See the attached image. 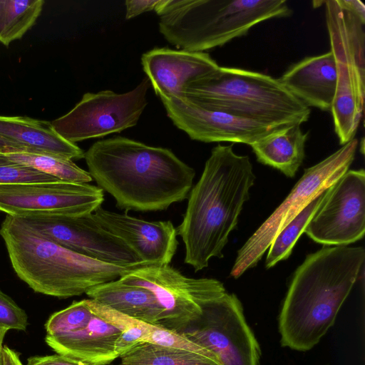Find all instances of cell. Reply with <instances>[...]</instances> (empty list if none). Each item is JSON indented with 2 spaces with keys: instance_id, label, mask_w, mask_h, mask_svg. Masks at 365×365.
<instances>
[{
  "instance_id": "obj_28",
  "label": "cell",
  "mask_w": 365,
  "mask_h": 365,
  "mask_svg": "<svg viewBox=\"0 0 365 365\" xmlns=\"http://www.w3.org/2000/svg\"><path fill=\"white\" fill-rule=\"evenodd\" d=\"M28 325L26 312L0 289V327L26 331Z\"/></svg>"
},
{
  "instance_id": "obj_20",
  "label": "cell",
  "mask_w": 365,
  "mask_h": 365,
  "mask_svg": "<svg viewBox=\"0 0 365 365\" xmlns=\"http://www.w3.org/2000/svg\"><path fill=\"white\" fill-rule=\"evenodd\" d=\"M0 137L19 152L48 154L70 160L84 158L85 152L62 138L51 122L27 116L0 115Z\"/></svg>"
},
{
  "instance_id": "obj_16",
  "label": "cell",
  "mask_w": 365,
  "mask_h": 365,
  "mask_svg": "<svg viewBox=\"0 0 365 365\" xmlns=\"http://www.w3.org/2000/svg\"><path fill=\"white\" fill-rule=\"evenodd\" d=\"M143 69L160 98L185 99V86L215 71L219 65L207 52L154 48L142 55Z\"/></svg>"
},
{
  "instance_id": "obj_14",
  "label": "cell",
  "mask_w": 365,
  "mask_h": 365,
  "mask_svg": "<svg viewBox=\"0 0 365 365\" xmlns=\"http://www.w3.org/2000/svg\"><path fill=\"white\" fill-rule=\"evenodd\" d=\"M103 190L66 181L0 185V211L14 217L81 215L101 206Z\"/></svg>"
},
{
  "instance_id": "obj_4",
  "label": "cell",
  "mask_w": 365,
  "mask_h": 365,
  "mask_svg": "<svg viewBox=\"0 0 365 365\" xmlns=\"http://www.w3.org/2000/svg\"><path fill=\"white\" fill-rule=\"evenodd\" d=\"M0 235L17 276L37 293L66 299L119 279L130 267L76 253L6 215ZM131 266V265H130Z\"/></svg>"
},
{
  "instance_id": "obj_33",
  "label": "cell",
  "mask_w": 365,
  "mask_h": 365,
  "mask_svg": "<svg viewBox=\"0 0 365 365\" xmlns=\"http://www.w3.org/2000/svg\"><path fill=\"white\" fill-rule=\"evenodd\" d=\"M19 152V150L10 142L0 137V153Z\"/></svg>"
},
{
  "instance_id": "obj_9",
  "label": "cell",
  "mask_w": 365,
  "mask_h": 365,
  "mask_svg": "<svg viewBox=\"0 0 365 365\" xmlns=\"http://www.w3.org/2000/svg\"><path fill=\"white\" fill-rule=\"evenodd\" d=\"M358 144L354 138L321 162L305 169L286 199L238 250L230 272L232 277L238 278L257 265L281 230L312 199L349 170Z\"/></svg>"
},
{
  "instance_id": "obj_29",
  "label": "cell",
  "mask_w": 365,
  "mask_h": 365,
  "mask_svg": "<svg viewBox=\"0 0 365 365\" xmlns=\"http://www.w3.org/2000/svg\"><path fill=\"white\" fill-rule=\"evenodd\" d=\"M26 365H88L66 356L56 354L46 356H34L27 359Z\"/></svg>"
},
{
  "instance_id": "obj_19",
  "label": "cell",
  "mask_w": 365,
  "mask_h": 365,
  "mask_svg": "<svg viewBox=\"0 0 365 365\" xmlns=\"http://www.w3.org/2000/svg\"><path fill=\"white\" fill-rule=\"evenodd\" d=\"M279 79L307 107L331 110L337 85L336 63L331 51L302 59Z\"/></svg>"
},
{
  "instance_id": "obj_8",
  "label": "cell",
  "mask_w": 365,
  "mask_h": 365,
  "mask_svg": "<svg viewBox=\"0 0 365 365\" xmlns=\"http://www.w3.org/2000/svg\"><path fill=\"white\" fill-rule=\"evenodd\" d=\"M119 279L152 292L161 308L160 326L179 333L197 323L204 308L226 292L217 279L190 278L169 264L140 262Z\"/></svg>"
},
{
  "instance_id": "obj_2",
  "label": "cell",
  "mask_w": 365,
  "mask_h": 365,
  "mask_svg": "<svg viewBox=\"0 0 365 365\" xmlns=\"http://www.w3.org/2000/svg\"><path fill=\"white\" fill-rule=\"evenodd\" d=\"M255 179L247 155L236 154L232 145L212 148L177 230L185 247V262L195 272L207 267L212 257H223Z\"/></svg>"
},
{
  "instance_id": "obj_27",
  "label": "cell",
  "mask_w": 365,
  "mask_h": 365,
  "mask_svg": "<svg viewBox=\"0 0 365 365\" xmlns=\"http://www.w3.org/2000/svg\"><path fill=\"white\" fill-rule=\"evenodd\" d=\"M59 181L58 179L21 165L0 153V185Z\"/></svg>"
},
{
  "instance_id": "obj_3",
  "label": "cell",
  "mask_w": 365,
  "mask_h": 365,
  "mask_svg": "<svg viewBox=\"0 0 365 365\" xmlns=\"http://www.w3.org/2000/svg\"><path fill=\"white\" fill-rule=\"evenodd\" d=\"M365 259L363 247H323L295 271L279 319L281 344L305 351L334 325Z\"/></svg>"
},
{
  "instance_id": "obj_13",
  "label": "cell",
  "mask_w": 365,
  "mask_h": 365,
  "mask_svg": "<svg viewBox=\"0 0 365 365\" xmlns=\"http://www.w3.org/2000/svg\"><path fill=\"white\" fill-rule=\"evenodd\" d=\"M304 232L325 245L346 246L365 232V173L348 170L329 188Z\"/></svg>"
},
{
  "instance_id": "obj_10",
  "label": "cell",
  "mask_w": 365,
  "mask_h": 365,
  "mask_svg": "<svg viewBox=\"0 0 365 365\" xmlns=\"http://www.w3.org/2000/svg\"><path fill=\"white\" fill-rule=\"evenodd\" d=\"M150 86L145 78L124 93L110 90L86 93L68 113L51 121V125L72 143L120 133L137 125L148 105Z\"/></svg>"
},
{
  "instance_id": "obj_23",
  "label": "cell",
  "mask_w": 365,
  "mask_h": 365,
  "mask_svg": "<svg viewBox=\"0 0 365 365\" xmlns=\"http://www.w3.org/2000/svg\"><path fill=\"white\" fill-rule=\"evenodd\" d=\"M120 358L118 365H220L209 356L149 343L134 346Z\"/></svg>"
},
{
  "instance_id": "obj_12",
  "label": "cell",
  "mask_w": 365,
  "mask_h": 365,
  "mask_svg": "<svg viewBox=\"0 0 365 365\" xmlns=\"http://www.w3.org/2000/svg\"><path fill=\"white\" fill-rule=\"evenodd\" d=\"M16 218L47 239L93 259L120 267L141 262L137 255L106 230L93 213Z\"/></svg>"
},
{
  "instance_id": "obj_22",
  "label": "cell",
  "mask_w": 365,
  "mask_h": 365,
  "mask_svg": "<svg viewBox=\"0 0 365 365\" xmlns=\"http://www.w3.org/2000/svg\"><path fill=\"white\" fill-rule=\"evenodd\" d=\"M309 133L299 124L277 129L250 146L257 160L292 178L305 157V143Z\"/></svg>"
},
{
  "instance_id": "obj_6",
  "label": "cell",
  "mask_w": 365,
  "mask_h": 365,
  "mask_svg": "<svg viewBox=\"0 0 365 365\" xmlns=\"http://www.w3.org/2000/svg\"><path fill=\"white\" fill-rule=\"evenodd\" d=\"M184 94V100L200 108L272 128L302 125L311 113L279 78L235 67L219 66L188 83Z\"/></svg>"
},
{
  "instance_id": "obj_5",
  "label": "cell",
  "mask_w": 365,
  "mask_h": 365,
  "mask_svg": "<svg viewBox=\"0 0 365 365\" xmlns=\"http://www.w3.org/2000/svg\"><path fill=\"white\" fill-rule=\"evenodd\" d=\"M155 11L164 38L194 52L222 46L264 21L292 14L285 0H160Z\"/></svg>"
},
{
  "instance_id": "obj_34",
  "label": "cell",
  "mask_w": 365,
  "mask_h": 365,
  "mask_svg": "<svg viewBox=\"0 0 365 365\" xmlns=\"http://www.w3.org/2000/svg\"><path fill=\"white\" fill-rule=\"evenodd\" d=\"M9 330L6 328L0 327V365H4V352H3V341Z\"/></svg>"
},
{
  "instance_id": "obj_26",
  "label": "cell",
  "mask_w": 365,
  "mask_h": 365,
  "mask_svg": "<svg viewBox=\"0 0 365 365\" xmlns=\"http://www.w3.org/2000/svg\"><path fill=\"white\" fill-rule=\"evenodd\" d=\"M4 154L11 160L33 168L61 181L88 183L92 180L88 172L79 168L70 159L48 154L28 152Z\"/></svg>"
},
{
  "instance_id": "obj_30",
  "label": "cell",
  "mask_w": 365,
  "mask_h": 365,
  "mask_svg": "<svg viewBox=\"0 0 365 365\" xmlns=\"http://www.w3.org/2000/svg\"><path fill=\"white\" fill-rule=\"evenodd\" d=\"M160 0H127L125 6V19H130L137 16L155 9Z\"/></svg>"
},
{
  "instance_id": "obj_18",
  "label": "cell",
  "mask_w": 365,
  "mask_h": 365,
  "mask_svg": "<svg viewBox=\"0 0 365 365\" xmlns=\"http://www.w3.org/2000/svg\"><path fill=\"white\" fill-rule=\"evenodd\" d=\"M121 333L88 306L83 318L73 330L60 335H46L45 341L56 354L88 365H106L118 358L115 347Z\"/></svg>"
},
{
  "instance_id": "obj_7",
  "label": "cell",
  "mask_w": 365,
  "mask_h": 365,
  "mask_svg": "<svg viewBox=\"0 0 365 365\" xmlns=\"http://www.w3.org/2000/svg\"><path fill=\"white\" fill-rule=\"evenodd\" d=\"M332 52L337 85L331 108L334 131L341 145L354 138L365 97V33L363 23L340 0L322 1Z\"/></svg>"
},
{
  "instance_id": "obj_31",
  "label": "cell",
  "mask_w": 365,
  "mask_h": 365,
  "mask_svg": "<svg viewBox=\"0 0 365 365\" xmlns=\"http://www.w3.org/2000/svg\"><path fill=\"white\" fill-rule=\"evenodd\" d=\"M341 4L365 24V6L359 0H340Z\"/></svg>"
},
{
  "instance_id": "obj_17",
  "label": "cell",
  "mask_w": 365,
  "mask_h": 365,
  "mask_svg": "<svg viewBox=\"0 0 365 365\" xmlns=\"http://www.w3.org/2000/svg\"><path fill=\"white\" fill-rule=\"evenodd\" d=\"M98 222L123 241L141 262L169 264L178 247L177 230L170 221L149 222L103 209L93 212Z\"/></svg>"
},
{
  "instance_id": "obj_15",
  "label": "cell",
  "mask_w": 365,
  "mask_h": 365,
  "mask_svg": "<svg viewBox=\"0 0 365 365\" xmlns=\"http://www.w3.org/2000/svg\"><path fill=\"white\" fill-rule=\"evenodd\" d=\"M160 100L173 124L192 140L200 142H230L251 145L272 132L285 127H269L205 109L187 100L167 98H160Z\"/></svg>"
},
{
  "instance_id": "obj_21",
  "label": "cell",
  "mask_w": 365,
  "mask_h": 365,
  "mask_svg": "<svg viewBox=\"0 0 365 365\" xmlns=\"http://www.w3.org/2000/svg\"><path fill=\"white\" fill-rule=\"evenodd\" d=\"M91 299L130 317L160 326L161 308L152 292L119 279L89 289Z\"/></svg>"
},
{
  "instance_id": "obj_25",
  "label": "cell",
  "mask_w": 365,
  "mask_h": 365,
  "mask_svg": "<svg viewBox=\"0 0 365 365\" xmlns=\"http://www.w3.org/2000/svg\"><path fill=\"white\" fill-rule=\"evenodd\" d=\"M328 188L312 199L275 236L269 247L265 261L267 268H271L289 257L297 240L304 232L308 223L323 202Z\"/></svg>"
},
{
  "instance_id": "obj_24",
  "label": "cell",
  "mask_w": 365,
  "mask_h": 365,
  "mask_svg": "<svg viewBox=\"0 0 365 365\" xmlns=\"http://www.w3.org/2000/svg\"><path fill=\"white\" fill-rule=\"evenodd\" d=\"M43 0H0V43L8 46L36 23Z\"/></svg>"
},
{
  "instance_id": "obj_1",
  "label": "cell",
  "mask_w": 365,
  "mask_h": 365,
  "mask_svg": "<svg viewBox=\"0 0 365 365\" xmlns=\"http://www.w3.org/2000/svg\"><path fill=\"white\" fill-rule=\"evenodd\" d=\"M84 158L92 179L126 211L163 210L184 200L195 175L171 150L123 137L96 142Z\"/></svg>"
},
{
  "instance_id": "obj_32",
  "label": "cell",
  "mask_w": 365,
  "mask_h": 365,
  "mask_svg": "<svg viewBox=\"0 0 365 365\" xmlns=\"http://www.w3.org/2000/svg\"><path fill=\"white\" fill-rule=\"evenodd\" d=\"M4 365H23L19 353L5 345L3 347Z\"/></svg>"
},
{
  "instance_id": "obj_11",
  "label": "cell",
  "mask_w": 365,
  "mask_h": 365,
  "mask_svg": "<svg viewBox=\"0 0 365 365\" xmlns=\"http://www.w3.org/2000/svg\"><path fill=\"white\" fill-rule=\"evenodd\" d=\"M182 334L214 354L221 365H259L260 347L235 294L210 302L202 318Z\"/></svg>"
}]
</instances>
